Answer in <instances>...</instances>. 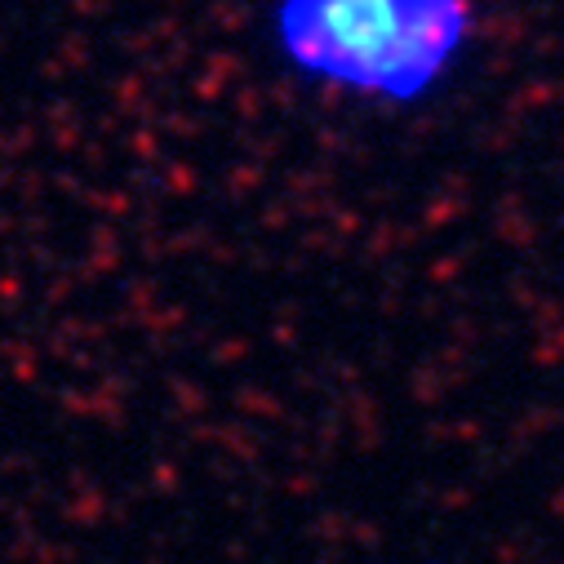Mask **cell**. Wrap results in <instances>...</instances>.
I'll return each mask as SVG.
<instances>
[{"instance_id": "6da1fadb", "label": "cell", "mask_w": 564, "mask_h": 564, "mask_svg": "<svg viewBox=\"0 0 564 564\" xmlns=\"http://www.w3.org/2000/svg\"><path fill=\"white\" fill-rule=\"evenodd\" d=\"M476 23V0H271L267 41L290 76L404 111L449 85Z\"/></svg>"}]
</instances>
